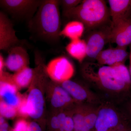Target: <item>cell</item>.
I'll return each instance as SVG.
<instances>
[{"label": "cell", "mask_w": 131, "mask_h": 131, "mask_svg": "<svg viewBox=\"0 0 131 131\" xmlns=\"http://www.w3.org/2000/svg\"><path fill=\"white\" fill-rule=\"evenodd\" d=\"M83 77L105 100L116 103L125 101L131 93V86L119 76L113 67L93 62L83 63Z\"/></svg>", "instance_id": "1"}, {"label": "cell", "mask_w": 131, "mask_h": 131, "mask_svg": "<svg viewBox=\"0 0 131 131\" xmlns=\"http://www.w3.org/2000/svg\"><path fill=\"white\" fill-rule=\"evenodd\" d=\"M85 31L84 24L81 21L72 20L64 26L60 32V36H63L71 40L81 39Z\"/></svg>", "instance_id": "17"}, {"label": "cell", "mask_w": 131, "mask_h": 131, "mask_svg": "<svg viewBox=\"0 0 131 131\" xmlns=\"http://www.w3.org/2000/svg\"><path fill=\"white\" fill-rule=\"evenodd\" d=\"M112 31V22L104 24L87 32L85 42L87 57L95 61L96 57L108 43H110Z\"/></svg>", "instance_id": "6"}, {"label": "cell", "mask_w": 131, "mask_h": 131, "mask_svg": "<svg viewBox=\"0 0 131 131\" xmlns=\"http://www.w3.org/2000/svg\"><path fill=\"white\" fill-rule=\"evenodd\" d=\"M51 126L52 128L54 130H58L60 129V124L57 117L54 116L52 117L51 122Z\"/></svg>", "instance_id": "29"}, {"label": "cell", "mask_w": 131, "mask_h": 131, "mask_svg": "<svg viewBox=\"0 0 131 131\" xmlns=\"http://www.w3.org/2000/svg\"><path fill=\"white\" fill-rule=\"evenodd\" d=\"M110 42L117 46L127 47L131 44V17L112 27Z\"/></svg>", "instance_id": "13"}, {"label": "cell", "mask_w": 131, "mask_h": 131, "mask_svg": "<svg viewBox=\"0 0 131 131\" xmlns=\"http://www.w3.org/2000/svg\"><path fill=\"white\" fill-rule=\"evenodd\" d=\"M112 27L131 17V0H108Z\"/></svg>", "instance_id": "14"}, {"label": "cell", "mask_w": 131, "mask_h": 131, "mask_svg": "<svg viewBox=\"0 0 131 131\" xmlns=\"http://www.w3.org/2000/svg\"><path fill=\"white\" fill-rule=\"evenodd\" d=\"M61 86L68 92L77 103L99 106L105 100L89 86L69 80L61 83Z\"/></svg>", "instance_id": "7"}, {"label": "cell", "mask_w": 131, "mask_h": 131, "mask_svg": "<svg viewBox=\"0 0 131 131\" xmlns=\"http://www.w3.org/2000/svg\"><path fill=\"white\" fill-rule=\"evenodd\" d=\"M18 107L19 113L21 115L24 116L28 115L27 107V100H23L21 101Z\"/></svg>", "instance_id": "26"}, {"label": "cell", "mask_w": 131, "mask_h": 131, "mask_svg": "<svg viewBox=\"0 0 131 131\" xmlns=\"http://www.w3.org/2000/svg\"><path fill=\"white\" fill-rule=\"evenodd\" d=\"M44 100L42 92L37 88L32 90L27 99L28 116L35 119L39 118L43 112Z\"/></svg>", "instance_id": "15"}, {"label": "cell", "mask_w": 131, "mask_h": 131, "mask_svg": "<svg viewBox=\"0 0 131 131\" xmlns=\"http://www.w3.org/2000/svg\"><path fill=\"white\" fill-rule=\"evenodd\" d=\"M119 76L126 84L131 86V78L129 69L126 66L125 63H119L112 66Z\"/></svg>", "instance_id": "20"}, {"label": "cell", "mask_w": 131, "mask_h": 131, "mask_svg": "<svg viewBox=\"0 0 131 131\" xmlns=\"http://www.w3.org/2000/svg\"><path fill=\"white\" fill-rule=\"evenodd\" d=\"M5 66V61L4 60L2 54H0V74L1 75L3 73V67Z\"/></svg>", "instance_id": "30"}, {"label": "cell", "mask_w": 131, "mask_h": 131, "mask_svg": "<svg viewBox=\"0 0 131 131\" xmlns=\"http://www.w3.org/2000/svg\"><path fill=\"white\" fill-rule=\"evenodd\" d=\"M81 0H62L60 1V5L62 8V13L69 11L76 7L81 3Z\"/></svg>", "instance_id": "23"}, {"label": "cell", "mask_w": 131, "mask_h": 131, "mask_svg": "<svg viewBox=\"0 0 131 131\" xmlns=\"http://www.w3.org/2000/svg\"><path fill=\"white\" fill-rule=\"evenodd\" d=\"M48 75L55 81L62 83L70 80L74 73V68L71 61L65 57L52 59L46 67Z\"/></svg>", "instance_id": "9"}, {"label": "cell", "mask_w": 131, "mask_h": 131, "mask_svg": "<svg viewBox=\"0 0 131 131\" xmlns=\"http://www.w3.org/2000/svg\"><path fill=\"white\" fill-rule=\"evenodd\" d=\"M9 131H15L14 129H12V130H10Z\"/></svg>", "instance_id": "35"}, {"label": "cell", "mask_w": 131, "mask_h": 131, "mask_svg": "<svg viewBox=\"0 0 131 131\" xmlns=\"http://www.w3.org/2000/svg\"><path fill=\"white\" fill-rule=\"evenodd\" d=\"M60 1L43 0L36 13L28 22L30 30L49 42H57L61 31Z\"/></svg>", "instance_id": "2"}, {"label": "cell", "mask_w": 131, "mask_h": 131, "mask_svg": "<svg viewBox=\"0 0 131 131\" xmlns=\"http://www.w3.org/2000/svg\"><path fill=\"white\" fill-rule=\"evenodd\" d=\"M68 114L63 113H60L57 116L60 124V129L59 131H64L63 127L66 118Z\"/></svg>", "instance_id": "27"}, {"label": "cell", "mask_w": 131, "mask_h": 131, "mask_svg": "<svg viewBox=\"0 0 131 131\" xmlns=\"http://www.w3.org/2000/svg\"><path fill=\"white\" fill-rule=\"evenodd\" d=\"M115 104L104 100L98 106L94 131H115L130 122L125 111L117 107Z\"/></svg>", "instance_id": "4"}, {"label": "cell", "mask_w": 131, "mask_h": 131, "mask_svg": "<svg viewBox=\"0 0 131 131\" xmlns=\"http://www.w3.org/2000/svg\"><path fill=\"white\" fill-rule=\"evenodd\" d=\"M69 55L82 63L87 56V46L85 40L81 39L71 40L66 47Z\"/></svg>", "instance_id": "16"}, {"label": "cell", "mask_w": 131, "mask_h": 131, "mask_svg": "<svg viewBox=\"0 0 131 131\" xmlns=\"http://www.w3.org/2000/svg\"><path fill=\"white\" fill-rule=\"evenodd\" d=\"M62 13L69 19L82 23L86 32L112 22L109 8L103 0H84L76 7Z\"/></svg>", "instance_id": "3"}, {"label": "cell", "mask_w": 131, "mask_h": 131, "mask_svg": "<svg viewBox=\"0 0 131 131\" xmlns=\"http://www.w3.org/2000/svg\"><path fill=\"white\" fill-rule=\"evenodd\" d=\"M0 131H8V124L6 122L0 125Z\"/></svg>", "instance_id": "31"}, {"label": "cell", "mask_w": 131, "mask_h": 131, "mask_svg": "<svg viewBox=\"0 0 131 131\" xmlns=\"http://www.w3.org/2000/svg\"><path fill=\"white\" fill-rule=\"evenodd\" d=\"M130 52L129 53V70L131 78V44L129 46Z\"/></svg>", "instance_id": "32"}, {"label": "cell", "mask_w": 131, "mask_h": 131, "mask_svg": "<svg viewBox=\"0 0 131 131\" xmlns=\"http://www.w3.org/2000/svg\"><path fill=\"white\" fill-rule=\"evenodd\" d=\"M0 112L2 116L7 118L14 117L16 113V108L8 105L3 101L1 102Z\"/></svg>", "instance_id": "21"}, {"label": "cell", "mask_w": 131, "mask_h": 131, "mask_svg": "<svg viewBox=\"0 0 131 131\" xmlns=\"http://www.w3.org/2000/svg\"><path fill=\"white\" fill-rule=\"evenodd\" d=\"M76 102L62 86H57L54 88L51 98L52 105L56 107L69 106Z\"/></svg>", "instance_id": "18"}, {"label": "cell", "mask_w": 131, "mask_h": 131, "mask_svg": "<svg viewBox=\"0 0 131 131\" xmlns=\"http://www.w3.org/2000/svg\"><path fill=\"white\" fill-rule=\"evenodd\" d=\"M125 131H131V123H128L126 125Z\"/></svg>", "instance_id": "33"}, {"label": "cell", "mask_w": 131, "mask_h": 131, "mask_svg": "<svg viewBox=\"0 0 131 131\" xmlns=\"http://www.w3.org/2000/svg\"><path fill=\"white\" fill-rule=\"evenodd\" d=\"M27 131H42V128L37 122H32L29 124Z\"/></svg>", "instance_id": "28"}, {"label": "cell", "mask_w": 131, "mask_h": 131, "mask_svg": "<svg viewBox=\"0 0 131 131\" xmlns=\"http://www.w3.org/2000/svg\"><path fill=\"white\" fill-rule=\"evenodd\" d=\"M125 101V108L124 109L125 112L130 123H131V93L127 97Z\"/></svg>", "instance_id": "25"}, {"label": "cell", "mask_w": 131, "mask_h": 131, "mask_svg": "<svg viewBox=\"0 0 131 131\" xmlns=\"http://www.w3.org/2000/svg\"><path fill=\"white\" fill-rule=\"evenodd\" d=\"M34 73V70L27 66L16 72L12 76V79L16 86L25 88L32 81Z\"/></svg>", "instance_id": "19"}, {"label": "cell", "mask_w": 131, "mask_h": 131, "mask_svg": "<svg viewBox=\"0 0 131 131\" xmlns=\"http://www.w3.org/2000/svg\"><path fill=\"white\" fill-rule=\"evenodd\" d=\"M99 106L77 103L72 117L75 131H94Z\"/></svg>", "instance_id": "8"}, {"label": "cell", "mask_w": 131, "mask_h": 131, "mask_svg": "<svg viewBox=\"0 0 131 131\" xmlns=\"http://www.w3.org/2000/svg\"><path fill=\"white\" fill-rule=\"evenodd\" d=\"M5 122V120L4 118L2 116H1V118H0V125L4 124Z\"/></svg>", "instance_id": "34"}, {"label": "cell", "mask_w": 131, "mask_h": 131, "mask_svg": "<svg viewBox=\"0 0 131 131\" xmlns=\"http://www.w3.org/2000/svg\"><path fill=\"white\" fill-rule=\"evenodd\" d=\"M42 0H1V7L13 18L26 20L28 22L34 16Z\"/></svg>", "instance_id": "5"}, {"label": "cell", "mask_w": 131, "mask_h": 131, "mask_svg": "<svg viewBox=\"0 0 131 131\" xmlns=\"http://www.w3.org/2000/svg\"><path fill=\"white\" fill-rule=\"evenodd\" d=\"M127 47L117 46L102 50L96 57L95 61L99 64L112 66L119 63H125L129 57V53L127 51Z\"/></svg>", "instance_id": "12"}, {"label": "cell", "mask_w": 131, "mask_h": 131, "mask_svg": "<svg viewBox=\"0 0 131 131\" xmlns=\"http://www.w3.org/2000/svg\"><path fill=\"white\" fill-rule=\"evenodd\" d=\"M2 98L4 102L9 105L16 108L18 107L21 101L16 94V92H9L5 94Z\"/></svg>", "instance_id": "22"}, {"label": "cell", "mask_w": 131, "mask_h": 131, "mask_svg": "<svg viewBox=\"0 0 131 131\" xmlns=\"http://www.w3.org/2000/svg\"><path fill=\"white\" fill-rule=\"evenodd\" d=\"M29 124L24 119L19 120L15 125V131H27Z\"/></svg>", "instance_id": "24"}, {"label": "cell", "mask_w": 131, "mask_h": 131, "mask_svg": "<svg viewBox=\"0 0 131 131\" xmlns=\"http://www.w3.org/2000/svg\"><path fill=\"white\" fill-rule=\"evenodd\" d=\"M16 35L13 23L6 14L0 12V49L8 51L12 47L21 46Z\"/></svg>", "instance_id": "10"}, {"label": "cell", "mask_w": 131, "mask_h": 131, "mask_svg": "<svg viewBox=\"0 0 131 131\" xmlns=\"http://www.w3.org/2000/svg\"><path fill=\"white\" fill-rule=\"evenodd\" d=\"M7 52L5 66L9 70L16 72L28 66L29 56L27 51L23 46H14L9 49Z\"/></svg>", "instance_id": "11"}]
</instances>
